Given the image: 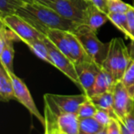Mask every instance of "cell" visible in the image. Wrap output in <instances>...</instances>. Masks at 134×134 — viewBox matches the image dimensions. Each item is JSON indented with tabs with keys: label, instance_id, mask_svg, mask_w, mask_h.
Masks as SVG:
<instances>
[{
	"label": "cell",
	"instance_id": "obj_19",
	"mask_svg": "<svg viewBox=\"0 0 134 134\" xmlns=\"http://www.w3.org/2000/svg\"><path fill=\"white\" fill-rule=\"evenodd\" d=\"M26 3L21 0H0V19L16 14Z\"/></svg>",
	"mask_w": 134,
	"mask_h": 134
},
{
	"label": "cell",
	"instance_id": "obj_1",
	"mask_svg": "<svg viewBox=\"0 0 134 134\" xmlns=\"http://www.w3.org/2000/svg\"><path fill=\"white\" fill-rule=\"evenodd\" d=\"M16 14L24 18L43 34L50 28L74 32L81 24L60 16L50 7L40 3H26Z\"/></svg>",
	"mask_w": 134,
	"mask_h": 134
},
{
	"label": "cell",
	"instance_id": "obj_12",
	"mask_svg": "<svg viewBox=\"0 0 134 134\" xmlns=\"http://www.w3.org/2000/svg\"><path fill=\"white\" fill-rule=\"evenodd\" d=\"M109 20L106 13L100 10L91 2H89L85 13L82 24L88 26L90 28L97 32V30L101 26H103Z\"/></svg>",
	"mask_w": 134,
	"mask_h": 134
},
{
	"label": "cell",
	"instance_id": "obj_34",
	"mask_svg": "<svg viewBox=\"0 0 134 134\" xmlns=\"http://www.w3.org/2000/svg\"><path fill=\"white\" fill-rule=\"evenodd\" d=\"M97 134H108V130H107V126L104 127L102 130H100Z\"/></svg>",
	"mask_w": 134,
	"mask_h": 134
},
{
	"label": "cell",
	"instance_id": "obj_15",
	"mask_svg": "<svg viewBox=\"0 0 134 134\" xmlns=\"http://www.w3.org/2000/svg\"><path fill=\"white\" fill-rule=\"evenodd\" d=\"M0 100L2 102H9L16 100L12 79L9 72L0 64Z\"/></svg>",
	"mask_w": 134,
	"mask_h": 134
},
{
	"label": "cell",
	"instance_id": "obj_30",
	"mask_svg": "<svg viewBox=\"0 0 134 134\" xmlns=\"http://www.w3.org/2000/svg\"><path fill=\"white\" fill-rule=\"evenodd\" d=\"M91 2L104 13L106 14L108 13V7H107L108 0H91Z\"/></svg>",
	"mask_w": 134,
	"mask_h": 134
},
{
	"label": "cell",
	"instance_id": "obj_9",
	"mask_svg": "<svg viewBox=\"0 0 134 134\" xmlns=\"http://www.w3.org/2000/svg\"><path fill=\"white\" fill-rule=\"evenodd\" d=\"M113 108L118 121L122 122L127 115L134 108V100L129 95L121 81H118L113 88Z\"/></svg>",
	"mask_w": 134,
	"mask_h": 134
},
{
	"label": "cell",
	"instance_id": "obj_35",
	"mask_svg": "<svg viewBox=\"0 0 134 134\" xmlns=\"http://www.w3.org/2000/svg\"><path fill=\"white\" fill-rule=\"evenodd\" d=\"M55 134H64V133H61V132H60V131H58V130H57Z\"/></svg>",
	"mask_w": 134,
	"mask_h": 134
},
{
	"label": "cell",
	"instance_id": "obj_2",
	"mask_svg": "<svg viewBox=\"0 0 134 134\" xmlns=\"http://www.w3.org/2000/svg\"><path fill=\"white\" fill-rule=\"evenodd\" d=\"M131 61L124 40L122 38H113L109 42L108 52L101 68L111 73L117 81H121Z\"/></svg>",
	"mask_w": 134,
	"mask_h": 134
},
{
	"label": "cell",
	"instance_id": "obj_32",
	"mask_svg": "<svg viewBox=\"0 0 134 134\" xmlns=\"http://www.w3.org/2000/svg\"><path fill=\"white\" fill-rule=\"evenodd\" d=\"M38 1L39 2V3H40V4H42V5L47 6V4H48V3L52 2H53V1H55V0H38Z\"/></svg>",
	"mask_w": 134,
	"mask_h": 134
},
{
	"label": "cell",
	"instance_id": "obj_13",
	"mask_svg": "<svg viewBox=\"0 0 134 134\" xmlns=\"http://www.w3.org/2000/svg\"><path fill=\"white\" fill-rule=\"evenodd\" d=\"M118 81H117L111 73L104 70L103 68H100V70L97 77L93 88L89 97L106 92L113 91V88Z\"/></svg>",
	"mask_w": 134,
	"mask_h": 134
},
{
	"label": "cell",
	"instance_id": "obj_10",
	"mask_svg": "<svg viewBox=\"0 0 134 134\" xmlns=\"http://www.w3.org/2000/svg\"><path fill=\"white\" fill-rule=\"evenodd\" d=\"M75 68L81 85V91L89 97L101 67L93 61H90L75 65Z\"/></svg>",
	"mask_w": 134,
	"mask_h": 134
},
{
	"label": "cell",
	"instance_id": "obj_14",
	"mask_svg": "<svg viewBox=\"0 0 134 134\" xmlns=\"http://www.w3.org/2000/svg\"><path fill=\"white\" fill-rule=\"evenodd\" d=\"M79 121L76 113L62 114L57 119V130L64 134H79Z\"/></svg>",
	"mask_w": 134,
	"mask_h": 134
},
{
	"label": "cell",
	"instance_id": "obj_21",
	"mask_svg": "<svg viewBox=\"0 0 134 134\" xmlns=\"http://www.w3.org/2000/svg\"><path fill=\"white\" fill-rule=\"evenodd\" d=\"M108 20L119 29L127 38L130 39V32L128 27V20L126 13H108Z\"/></svg>",
	"mask_w": 134,
	"mask_h": 134
},
{
	"label": "cell",
	"instance_id": "obj_24",
	"mask_svg": "<svg viewBox=\"0 0 134 134\" xmlns=\"http://www.w3.org/2000/svg\"><path fill=\"white\" fill-rule=\"evenodd\" d=\"M97 111V107L88 98L86 101H85L83 103L80 105L77 115L80 119L86 118H93Z\"/></svg>",
	"mask_w": 134,
	"mask_h": 134
},
{
	"label": "cell",
	"instance_id": "obj_18",
	"mask_svg": "<svg viewBox=\"0 0 134 134\" xmlns=\"http://www.w3.org/2000/svg\"><path fill=\"white\" fill-rule=\"evenodd\" d=\"M29 49L40 59L42 61L53 66V61L50 58L47 45L46 43L45 39H36L25 43Z\"/></svg>",
	"mask_w": 134,
	"mask_h": 134
},
{
	"label": "cell",
	"instance_id": "obj_39",
	"mask_svg": "<svg viewBox=\"0 0 134 134\" xmlns=\"http://www.w3.org/2000/svg\"><path fill=\"white\" fill-rule=\"evenodd\" d=\"M133 6H134V2H133Z\"/></svg>",
	"mask_w": 134,
	"mask_h": 134
},
{
	"label": "cell",
	"instance_id": "obj_20",
	"mask_svg": "<svg viewBox=\"0 0 134 134\" xmlns=\"http://www.w3.org/2000/svg\"><path fill=\"white\" fill-rule=\"evenodd\" d=\"M13 42L6 44L3 49L0 50V64L9 72H13V58H14Z\"/></svg>",
	"mask_w": 134,
	"mask_h": 134
},
{
	"label": "cell",
	"instance_id": "obj_3",
	"mask_svg": "<svg viewBox=\"0 0 134 134\" xmlns=\"http://www.w3.org/2000/svg\"><path fill=\"white\" fill-rule=\"evenodd\" d=\"M90 58L100 67L102 66L109 48V42H101L97 32L85 24H80L74 32Z\"/></svg>",
	"mask_w": 134,
	"mask_h": 134
},
{
	"label": "cell",
	"instance_id": "obj_31",
	"mask_svg": "<svg viewBox=\"0 0 134 134\" xmlns=\"http://www.w3.org/2000/svg\"><path fill=\"white\" fill-rule=\"evenodd\" d=\"M128 50L130 54V57L132 58V60L134 59V40H131L129 46H128Z\"/></svg>",
	"mask_w": 134,
	"mask_h": 134
},
{
	"label": "cell",
	"instance_id": "obj_36",
	"mask_svg": "<svg viewBox=\"0 0 134 134\" xmlns=\"http://www.w3.org/2000/svg\"><path fill=\"white\" fill-rule=\"evenodd\" d=\"M86 2H91V0H85Z\"/></svg>",
	"mask_w": 134,
	"mask_h": 134
},
{
	"label": "cell",
	"instance_id": "obj_28",
	"mask_svg": "<svg viewBox=\"0 0 134 134\" xmlns=\"http://www.w3.org/2000/svg\"><path fill=\"white\" fill-rule=\"evenodd\" d=\"M126 13L128 20L130 39L131 40H134V6H130Z\"/></svg>",
	"mask_w": 134,
	"mask_h": 134
},
{
	"label": "cell",
	"instance_id": "obj_17",
	"mask_svg": "<svg viewBox=\"0 0 134 134\" xmlns=\"http://www.w3.org/2000/svg\"><path fill=\"white\" fill-rule=\"evenodd\" d=\"M89 99L94 103V105L99 108L103 109L109 112L112 118L118 120L117 115L113 108V92L109 91L101 94L95 95Z\"/></svg>",
	"mask_w": 134,
	"mask_h": 134
},
{
	"label": "cell",
	"instance_id": "obj_27",
	"mask_svg": "<svg viewBox=\"0 0 134 134\" xmlns=\"http://www.w3.org/2000/svg\"><path fill=\"white\" fill-rule=\"evenodd\" d=\"M101 126L106 127L108 126V124L110 123L111 120L112 119L111 115L109 114L108 111L103 110V109H99L97 108V111L93 117Z\"/></svg>",
	"mask_w": 134,
	"mask_h": 134
},
{
	"label": "cell",
	"instance_id": "obj_5",
	"mask_svg": "<svg viewBox=\"0 0 134 134\" xmlns=\"http://www.w3.org/2000/svg\"><path fill=\"white\" fill-rule=\"evenodd\" d=\"M0 22L15 32L24 43L36 39L46 38V36L43 33L17 14L9 15L0 19Z\"/></svg>",
	"mask_w": 134,
	"mask_h": 134
},
{
	"label": "cell",
	"instance_id": "obj_8",
	"mask_svg": "<svg viewBox=\"0 0 134 134\" xmlns=\"http://www.w3.org/2000/svg\"><path fill=\"white\" fill-rule=\"evenodd\" d=\"M9 73L13 81L16 100L21 103L30 112L31 115L35 116L44 127L45 118L40 114L39 111L38 110L27 85L20 78L16 77L14 72H9Z\"/></svg>",
	"mask_w": 134,
	"mask_h": 134
},
{
	"label": "cell",
	"instance_id": "obj_38",
	"mask_svg": "<svg viewBox=\"0 0 134 134\" xmlns=\"http://www.w3.org/2000/svg\"><path fill=\"white\" fill-rule=\"evenodd\" d=\"M132 1H133V2H134V0H132Z\"/></svg>",
	"mask_w": 134,
	"mask_h": 134
},
{
	"label": "cell",
	"instance_id": "obj_16",
	"mask_svg": "<svg viewBox=\"0 0 134 134\" xmlns=\"http://www.w3.org/2000/svg\"><path fill=\"white\" fill-rule=\"evenodd\" d=\"M69 38L71 41V59L75 66L93 61L74 32H69Z\"/></svg>",
	"mask_w": 134,
	"mask_h": 134
},
{
	"label": "cell",
	"instance_id": "obj_7",
	"mask_svg": "<svg viewBox=\"0 0 134 134\" xmlns=\"http://www.w3.org/2000/svg\"><path fill=\"white\" fill-rule=\"evenodd\" d=\"M45 41L47 45L50 58L53 61V66L63 73L81 90L79 76L74 62L68 56L58 50L46 37L45 38Z\"/></svg>",
	"mask_w": 134,
	"mask_h": 134
},
{
	"label": "cell",
	"instance_id": "obj_33",
	"mask_svg": "<svg viewBox=\"0 0 134 134\" xmlns=\"http://www.w3.org/2000/svg\"><path fill=\"white\" fill-rule=\"evenodd\" d=\"M23 2H24L25 3H28V4H33V3H39V2L38 0H21Z\"/></svg>",
	"mask_w": 134,
	"mask_h": 134
},
{
	"label": "cell",
	"instance_id": "obj_26",
	"mask_svg": "<svg viewBox=\"0 0 134 134\" xmlns=\"http://www.w3.org/2000/svg\"><path fill=\"white\" fill-rule=\"evenodd\" d=\"M121 126L122 134H134V108L127 115Z\"/></svg>",
	"mask_w": 134,
	"mask_h": 134
},
{
	"label": "cell",
	"instance_id": "obj_11",
	"mask_svg": "<svg viewBox=\"0 0 134 134\" xmlns=\"http://www.w3.org/2000/svg\"><path fill=\"white\" fill-rule=\"evenodd\" d=\"M44 35L58 50L71 59V41L69 38V31L50 28L46 30Z\"/></svg>",
	"mask_w": 134,
	"mask_h": 134
},
{
	"label": "cell",
	"instance_id": "obj_22",
	"mask_svg": "<svg viewBox=\"0 0 134 134\" xmlns=\"http://www.w3.org/2000/svg\"><path fill=\"white\" fill-rule=\"evenodd\" d=\"M104 128L94 118H81L79 134H97Z\"/></svg>",
	"mask_w": 134,
	"mask_h": 134
},
{
	"label": "cell",
	"instance_id": "obj_23",
	"mask_svg": "<svg viewBox=\"0 0 134 134\" xmlns=\"http://www.w3.org/2000/svg\"><path fill=\"white\" fill-rule=\"evenodd\" d=\"M121 81L126 88L130 97L134 100V59L131 61L128 68L125 71Z\"/></svg>",
	"mask_w": 134,
	"mask_h": 134
},
{
	"label": "cell",
	"instance_id": "obj_29",
	"mask_svg": "<svg viewBox=\"0 0 134 134\" xmlns=\"http://www.w3.org/2000/svg\"><path fill=\"white\" fill-rule=\"evenodd\" d=\"M108 134H122L121 126L118 120L112 118L107 126Z\"/></svg>",
	"mask_w": 134,
	"mask_h": 134
},
{
	"label": "cell",
	"instance_id": "obj_25",
	"mask_svg": "<svg viewBox=\"0 0 134 134\" xmlns=\"http://www.w3.org/2000/svg\"><path fill=\"white\" fill-rule=\"evenodd\" d=\"M130 6L122 0H108L107 3L108 13H126Z\"/></svg>",
	"mask_w": 134,
	"mask_h": 134
},
{
	"label": "cell",
	"instance_id": "obj_37",
	"mask_svg": "<svg viewBox=\"0 0 134 134\" xmlns=\"http://www.w3.org/2000/svg\"><path fill=\"white\" fill-rule=\"evenodd\" d=\"M44 134H50V133H45Z\"/></svg>",
	"mask_w": 134,
	"mask_h": 134
},
{
	"label": "cell",
	"instance_id": "obj_4",
	"mask_svg": "<svg viewBox=\"0 0 134 134\" xmlns=\"http://www.w3.org/2000/svg\"><path fill=\"white\" fill-rule=\"evenodd\" d=\"M84 94L79 95H57L45 94L43 96L45 107L57 119L58 116L65 113H76L82 103L88 100Z\"/></svg>",
	"mask_w": 134,
	"mask_h": 134
},
{
	"label": "cell",
	"instance_id": "obj_6",
	"mask_svg": "<svg viewBox=\"0 0 134 134\" xmlns=\"http://www.w3.org/2000/svg\"><path fill=\"white\" fill-rule=\"evenodd\" d=\"M89 2L85 0H55L47 4L60 16L82 24Z\"/></svg>",
	"mask_w": 134,
	"mask_h": 134
}]
</instances>
